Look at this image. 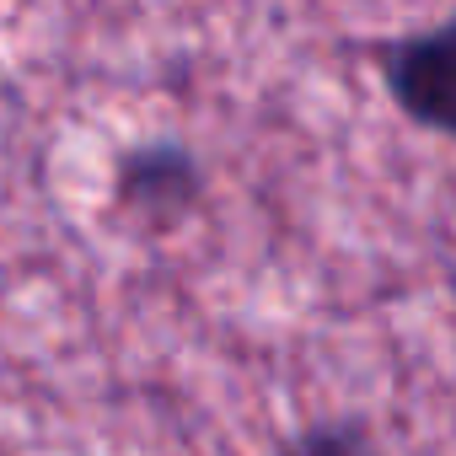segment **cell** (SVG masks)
<instances>
[{
  "label": "cell",
  "instance_id": "3",
  "mask_svg": "<svg viewBox=\"0 0 456 456\" xmlns=\"http://www.w3.org/2000/svg\"><path fill=\"white\" fill-rule=\"evenodd\" d=\"M274 456H392L365 419H317L274 445Z\"/></svg>",
  "mask_w": 456,
  "mask_h": 456
},
{
  "label": "cell",
  "instance_id": "2",
  "mask_svg": "<svg viewBox=\"0 0 456 456\" xmlns=\"http://www.w3.org/2000/svg\"><path fill=\"white\" fill-rule=\"evenodd\" d=\"M204 193V167L177 140L129 145L113 167V204L145 225H183Z\"/></svg>",
  "mask_w": 456,
  "mask_h": 456
},
{
  "label": "cell",
  "instance_id": "1",
  "mask_svg": "<svg viewBox=\"0 0 456 456\" xmlns=\"http://www.w3.org/2000/svg\"><path fill=\"white\" fill-rule=\"evenodd\" d=\"M451 65H456V49H451V28L435 22L424 33H403V38H387L376 44V70L387 81V97L397 102V113L429 134H451L456 129V113H451Z\"/></svg>",
  "mask_w": 456,
  "mask_h": 456
}]
</instances>
